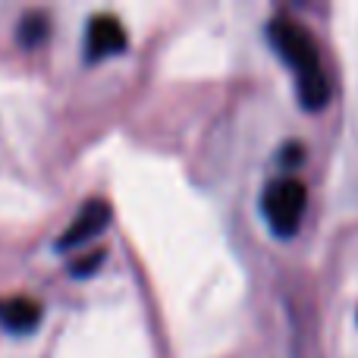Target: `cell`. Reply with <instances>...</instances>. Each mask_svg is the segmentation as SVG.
Masks as SVG:
<instances>
[{
	"instance_id": "obj_1",
	"label": "cell",
	"mask_w": 358,
	"mask_h": 358,
	"mask_svg": "<svg viewBox=\"0 0 358 358\" xmlns=\"http://www.w3.org/2000/svg\"><path fill=\"white\" fill-rule=\"evenodd\" d=\"M305 201H308V192L299 179L292 176H280L273 179L264 189L261 198V210H264L267 223L277 236H292L299 229V220L305 214Z\"/></svg>"
},
{
	"instance_id": "obj_2",
	"label": "cell",
	"mask_w": 358,
	"mask_h": 358,
	"mask_svg": "<svg viewBox=\"0 0 358 358\" xmlns=\"http://www.w3.org/2000/svg\"><path fill=\"white\" fill-rule=\"evenodd\" d=\"M267 35H271L273 50H277L299 76L317 69V44L299 22H292V19H286V16H277L271 22Z\"/></svg>"
},
{
	"instance_id": "obj_3",
	"label": "cell",
	"mask_w": 358,
	"mask_h": 358,
	"mask_svg": "<svg viewBox=\"0 0 358 358\" xmlns=\"http://www.w3.org/2000/svg\"><path fill=\"white\" fill-rule=\"evenodd\" d=\"M107 223H110V208H107L104 201H88L85 208L79 210V217L69 223L66 233L57 239V248H79V245H85L88 239H94V236L104 233Z\"/></svg>"
},
{
	"instance_id": "obj_4",
	"label": "cell",
	"mask_w": 358,
	"mask_h": 358,
	"mask_svg": "<svg viewBox=\"0 0 358 358\" xmlns=\"http://www.w3.org/2000/svg\"><path fill=\"white\" fill-rule=\"evenodd\" d=\"M126 48V31L117 16H94L88 25L85 38V57L88 60H101L110 54H123Z\"/></svg>"
},
{
	"instance_id": "obj_5",
	"label": "cell",
	"mask_w": 358,
	"mask_h": 358,
	"mask_svg": "<svg viewBox=\"0 0 358 358\" xmlns=\"http://www.w3.org/2000/svg\"><path fill=\"white\" fill-rule=\"evenodd\" d=\"M41 321V305L31 299H3L0 302V324L10 334H29Z\"/></svg>"
},
{
	"instance_id": "obj_6",
	"label": "cell",
	"mask_w": 358,
	"mask_h": 358,
	"mask_svg": "<svg viewBox=\"0 0 358 358\" xmlns=\"http://www.w3.org/2000/svg\"><path fill=\"white\" fill-rule=\"evenodd\" d=\"M299 98H302V107L305 110H321L330 98V85L324 79L321 66L311 69V73H302L299 76Z\"/></svg>"
},
{
	"instance_id": "obj_7",
	"label": "cell",
	"mask_w": 358,
	"mask_h": 358,
	"mask_svg": "<svg viewBox=\"0 0 358 358\" xmlns=\"http://www.w3.org/2000/svg\"><path fill=\"white\" fill-rule=\"evenodd\" d=\"M44 31H48V19L41 16V13H31V16L22 19V29H19V41L25 44V48H31V44H38L44 38Z\"/></svg>"
},
{
	"instance_id": "obj_8",
	"label": "cell",
	"mask_w": 358,
	"mask_h": 358,
	"mask_svg": "<svg viewBox=\"0 0 358 358\" xmlns=\"http://www.w3.org/2000/svg\"><path fill=\"white\" fill-rule=\"evenodd\" d=\"M101 261H104V252H94L92 258H85V261H79V264H73V273H76V277H85V273H92L94 267L101 264Z\"/></svg>"
}]
</instances>
